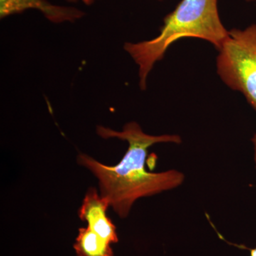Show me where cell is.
I'll use <instances>...</instances> for the list:
<instances>
[{"instance_id":"6da1fadb","label":"cell","mask_w":256,"mask_h":256,"mask_svg":"<svg viewBox=\"0 0 256 256\" xmlns=\"http://www.w3.org/2000/svg\"><path fill=\"white\" fill-rule=\"evenodd\" d=\"M96 132L104 139L117 138L128 143L126 154L118 164L108 166L88 156L79 154L77 162L90 170L98 180L100 194L120 218H126L136 202L181 186L185 175L176 170L151 172L146 170L148 149L158 143L182 142L178 134L151 136L137 122L124 124L121 131L98 126Z\"/></svg>"},{"instance_id":"7a4b0ae2","label":"cell","mask_w":256,"mask_h":256,"mask_svg":"<svg viewBox=\"0 0 256 256\" xmlns=\"http://www.w3.org/2000/svg\"><path fill=\"white\" fill-rule=\"evenodd\" d=\"M228 35L220 20L218 0H182L165 16L158 36L137 43L127 42L124 48L138 66L140 88L146 90L148 76L174 42L183 38H200L218 50Z\"/></svg>"},{"instance_id":"3957f363","label":"cell","mask_w":256,"mask_h":256,"mask_svg":"<svg viewBox=\"0 0 256 256\" xmlns=\"http://www.w3.org/2000/svg\"><path fill=\"white\" fill-rule=\"evenodd\" d=\"M218 52L220 78L232 90L242 92L256 111V24L228 31Z\"/></svg>"},{"instance_id":"277c9868","label":"cell","mask_w":256,"mask_h":256,"mask_svg":"<svg viewBox=\"0 0 256 256\" xmlns=\"http://www.w3.org/2000/svg\"><path fill=\"white\" fill-rule=\"evenodd\" d=\"M109 206V202L98 194L97 190L90 188L78 210V216L101 238L112 244L118 242V236L116 226L107 216Z\"/></svg>"},{"instance_id":"5b68a950","label":"cell","mask_w":256,"mask_h":256,"mask_svg":"<svg viewBox=\"0 0 256 256\" xmlns=\"http://www.w3.org/2000/svg\"><path fill=\"white\" fill-rule=\"evenodd\" d=\"M28 10L40 11L53 23L75 22L84 12L73 6L52 4L47 0H0V18H4Z\"/></svg>"},{"instance_id":"8992f818","label":"cell","mask_w":256,"mask_h":256,"mask_svg":"<svg viewBox=\"0 0 256 256\" xmlns=\"http://www.w3.org/2000/svg\"><path fill=\"white\" fill-rule=\"evenodd\" d=\"M110 242L89 228H80L74 248L77 256H114Z\"/></svg>"},{"instance_id":"52a82bcc","label":"cell","mask_w":256,"mask_h":256,"mask_svg":"<svg viewBox=\"0 0 256 256\" xmlns=\"http://www.w3.org/2000/svg\"><path fill=\"white\" fill-rule=\"evenodd\" d=\"M252 142L254 144V162H255V166L256 170V133L254 134V137L252 138Z\"/></svg>"},{"instance_id":"ba28073f","label":"cell","mask_w":256,"mask_h":256,"mask_svg":"<svg viewBox=\"0 0 256 256\" xmlns=\"http://www.w3.org/2000/svg\"><path fill=\"white\" fill-rule=\"evenodd\" d=\"M82 1L84 3V4L88 6V5L94 4V3L96 2L97 0H82ZM160 1H161V0H160Z\"/></svg>"},{"instance_id":"9c48e42d","label":"cell","mask_w":256,"mask_h":256,"mask_svg":"<svg viewBox=\"0 0 256 256\" xmlns=\"http://www.w3.org/2000/svg\"><path fill=\"white\" fill-rule=\"evenodd\" d=\"M250 256H256V247L254 248L250 249Z\"/></svg>"},{"instance_id":"30bf717a","label":"cell","mask_w":256,"mask_h":256,"mask_svg":"<svg viewBox=\"0 0 256 256\" xmlns=\"http://www.w3.org/2000/svg\"><path fill=\"white\" fill-rule=\"evenodd\" d=\"M66 1L68 2H76L78 0H66Z\"/></svg>"},{"instance_id":"8fae6325","label":"cell","mask_w":256,"mask_h":256,"mask_svg":"<svg viewBox=\"0 0 256 256\" xmlns=\"http://www.w3.org/2000/svg\"><path fill=\"white\" fill-rule=\"evenodd\" d=\"M245 1L248 2H252L256 1V0H245Z\"/></svg>"}]
</instances>
